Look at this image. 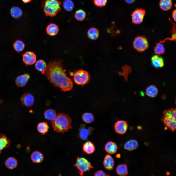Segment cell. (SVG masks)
Listing matches in <instances>:
<instances>
[{
    "instance_id": "18",
    "label": "cell",
    "mask_w": 176,
    "mask_h": 176,
    "mask_svg": "<svg viewBox=\"0 0 176 176\" xmlns=\"http://www.w3.org/2000/svg\"><path fill=\"white\" fill-rule=\"evenodd\" d=\"M118 147L117 144L112 141L108 142L106 144L105 149L108 154H112L115 153L117 150Z\"/></svg>"
},
{
    "instance_id": "32",
    "label": "cell",
    "mask_w": 176,
    "mask_h": 176,
    "mask_svg": "<svg viewBox=\"0 0 176 176\" xmlns=\"http://www.w3.org/2000/svg\"><path fill=\"white\" fill-rule=\"evenodd\" d=\"M86 16L85 12L83 10L79 9L74 14L75 18L77 20L82 21L85 18Z\"/></svg>"
},
{
    "instance_id": "24",
    "label": "cell",
    "mask_w": 176,
    "mask_h": 176,
    "mask_svg": "<svg viewBox=\"0 0 176 176\" xmlns=\"http://www.w3.org/2000/svg\"><path fill=\"white\" fill-rule=\"evenodd\" d=\"M116 171L117 174L120 176H126L128 174L127 167L126 164L118 165L116 168Z\"/></svg>"
},
{
    "instance_id": "15",
    "label": "cell",
    "mask_w": 176,
    "mask_h": 176,
    "mask_svg": "<svg viewBox=\"0 0 176 176\" xmlns=\"http://www.w3.org/2000/svg\"><path fill=\"white\" fill-rule=\"evenodd\" d=\"M114 162L112 157L110 155L107 154L105 156L103 164L104 167L107 170H110L113 168Z\"/></svg>"
},
{
    "instance_id": "28",
    "label": "cell",
    "mask_w": 176,
    "mask_h": 176,
    "mask_svg": "<svg viewBox=\"0 0 176 176\" xmlns=\"http://www.w3.org/2000/svg\"><path fill=\"white\" fill-rule=\"evenodd\" d=\"M159 6L160 8L164 11L170 10L172 6V0H160Z\"/></svg>"
},
{
    "instance_id": "12",
    "label": "cell",
    "mask_w": 176,
    "mask_h": 176,
    "mask_svg": "<svg viewBox=\"0 0 176 176\" xmlns=\"http://www.w3.org/2000/svg\"><path fill=\"white\" fill-rule=\"evenodd\" d=\"M151 62L153 66L156 68L162 67L164 65V61L163 58L158 55L152 56L151 58Z\"/></svg>"
},
{
    "instance_id": "40",
    "label": "cell",
    "mask_w": 176,
    "mask_h": 176,
    "mask_svg": "<svg viewBox=\"0 0 176 176\" xmlns=\"http://www.w3.org/2000/svg\"><path fill=\"white\" fill-rule=\"evenodd\" d=\"M32 0H22V1L25 3H26L30 2Z\"/></svg>"
},
{
    "instance_id": "2",
    "label": "cell",
    "mask_w": 176,
    "mask_h": 176,
    "mask_svg": "<svg viewBox=\"0 0 176 176\" xmlns=\"http://www.w3.org/2000/svg\"><path fill=\"white\" fill-rule=\"evenodd\" d=\"M51 123L54 130L57 133H63L72 127L70 117L64 113L58 114Z\"/></svg>"
},
{
    "instance_id": "37",
    "label": "cell",
    "mask_w": 176,
    "mask_h": 176,
    "mask_svg": "<svg viewBox=\"0 0 176 176\" xmlns=\"http://www.w3.org/2000/svg\"><path fill=\"white\" fill-rule=\"evenodd\" d=\"M94 176H110L106 174L102 170H99L96 172L94 174Z\"/></svg>"
},
{
    "instance_id": "36",
    "label": "cell",
    "mask_w": 176,
    "mask_h": 176,
    "mask_svg": "<svg viewBox=\"0 0 176 176\" xmlns=\"http://www.w3.org/2000/svg\"><path fill=\"white\" fill-rule=\"evenodd\" d=\"M93 2L96 6L101 7L105 6L107 0H93Z\"/></svg>"
},
{
    "instance_id": "11",
    "label": "cell",
    "mask_w": 176,
    "mask_h": 176,
    "mask_svg": "<svg viewBox=\"0 0 176 176\" xmlns=\"http://www.w3.org/2000/svg\"><path fill=\"white\" fill-rule=\"evenodd\" d=\"M21 101L22 104L27 107H30L34 104V99L33 96L29 93L23 94L21 98Z\"/></svg>"
},
{
    "instance_id": "23",
    "label": "cell",
    "mask_w": 176,
    "mask_h": 176,
    "mask_svg": "<svg viewBox=\"0 0 176 176\" xmlns=\"http://www.w3.org/2000/svg\"><path fill=\"white\" fill-rule=\"evenodd\" d=\"M138 144L137 141L134 139H131L127 142L124 145L125 149L129 151H132L137 148Z\"/></svg>"
},
{
    "instance_id": "39",
    "label": "cell",
    "mask_w": 176,
    "mask_h": 176,
    "mask_svg": "<svg viewBox=\"0 0 176 176\" xmlns=\"http://www.w3.org/2000/svg\"><path fill=\"white\" fill-rule=\"evenodd\" d=\"M135 0H125V1L128 3L131 4Z\"/></svg>"
},
{
    "instance_id": "25",
    "label": "cell",
    "mask_w": 176,
    "mask_h": 176,
    "mask_svg": "<svg viewBox=\"0 0 176 176\" xmlns=\"http://www.w3.org/2000/svg\"><path fill=\"white\" fill-rule=\"evenodd\" d=\"M38 132L42 135L45 134L48 131L49 127L47 123L45 122L38 123L37 127Z\"/></svg>"
},
{
    "instance_id": "14",
    "label": "cell",
    "mask_w": 176,
    "mask_h": 176,
    "mask_svg": "<svg viewBox=\"0 0 176 176\" xmlns=\"http://www.w3.org/2000/svg\"><path fill=\"white\" fill-rule=\"evenodd\" d=\"M93 129L92 128L89 127L86 129L84 125H81L79 131L78 136L82 140H86L89 135L91 133Z\"/></svg>"
},
{
    "instance_id": "6",
    "label": "cell",
    "mask_w": 176,
    "mask_h": 176,
    "mask_svg": "<svg viewBox=\"0 0 176 176\" xmlns=\"http://www.w3.org/2000/svg\"><path fill=\"white\" fill-rule=\"evenodd\" d=\"M133 45L137 51L142 52L148 48L149 44L147 40L145 37L139 36L135 38L133 41Z\"/></svg>"
},
{
    "instance_id": "41",
    "label": "cell",
    "mask_w": 176,
    "mask_h": 176,
    "mask_svg": "<svg viewBox=\"0 0 176 176\" xmlns=\"http://www.w3.org/2000/svg\"><path fill=\"white\" fill-rule=\"evenodd\" d=\"M170 173L169 172H167L166 173V175H170Z\"/></svg>"
},
{
    "instance_id": "27",
    "label": "cell",
    "mask_w": 176,
    "mask_h": 176,
    "mask_svg": "<svg viewBox=\"0 0 176 176\" xmlns=\"http://www.w3.org/2000/svg\"><path fill=\"white\" fill-rule=\"evenodd\" d=\"M158 90L157 87L154 85H151L147 87L146 91V94L151 97H155L157 94Z\"/></svg>"
},
{
    "instance_id": "22",
    "label": "cell",
    "mask_w": 176,
    "mask_h": 176,
    "mask_svg": "<svg viewBox=\"0 0 176 176\" xmlns=\"http://www.w3.org/2000/svg\"><path fill=\"white\" fill-rule=\"evenodd\" d=\"M18 162L17 160L13 157H10L5 161V165L6 167L10 170L15 168L17 166Z\"/></svg>"
},
{
    "instance_id": "26",
    "label": "cell",
    "mask_w": 176,
    "mask_h": 176,
    "mask_svg": "<svg viewBox=\"0 0 176 176\" xmlns=\"http://www.w3.org/2000/svg\"><path fill=\"white\" fill-rule=\"evenodd\" d=\"M57 115L55 110L52 109L46 110L44 112V116L45 118L51 121L55 119Z\"/></svg>"
},
{
    "instance_id": "29",
    "label": "cell",
    "mask_w": 176,
    "mask_h": 176,
    "mask_svg": "<svg viewBox=\"0 0 176 176\" xmlns=\"http://www.w3.org/2000/svg\"><path fill=\"white\" fill-rule=\"evenodd\" d=\"M10 13L11 16L15 19L19 18L23 14V12L22 10L16 6L13 7L11 9Z\"/></svg>"
},
{
    "instance_id": "17",
    "label": "cell",
    "mask_w": 176,
    "mask_h": 176,
    "mask_svg": "<svg viewBox=\"0 0 176 176\" xmlns=\"http://www.w3.org/2000/svg\"><path fill=\"white\" fill-rule=\"evenodd\" d=\"M44 158L43 154L38 151H33L31 155V158L32 161L35 163H41L43 160Z\"/></svg>"
},
{
    "instance_id": "19",
    "label": "cell",
    "mask_w": 176,
    "mask_h": 176,
    "mask_svg": "<svg viewBox=\"0 0 176 176\" xmlns=\"http://www.w3.org/2000/svg\"><path fill=\"white\" fill-rule=\"evenodd\" d=\"M10 141L5 135H0V154L4 149H5L10 145Z\"/></svg>"
},
{
    "instance_id": "3",
    "label": "cell",
    "mask_w": 176,
    "mask_h": 176,
    "mask_svg": "<svg viewBox=\"0 0 176 176\" xmlns=\"http://www.w3.org/2000/svg\"><path fill=\"white\" fill-rule=\"evenodd\" d=\"M61 3L58 0H45L42 2L41 6L46 16L53 17L60 11Z\"/></svg>"
},
{
    "instance_id": "8",
    "label": "cell",
    "mask_w": 176,
    "mask_h": 176,
    "mask_svg": "<svg viewBox=\"0 0 176 176\" xmlns=\"http://www.w3.org/2000/svg\"><path fill=\"white\" fill-rule=\"evenodd\" d=\"M145 10L137 9L131 15L132 22L135 24L141 23L143 22L145 14Z\"/></svg>"
},
{
    "instance_id": "16",
    "label": "cell",
    "mask_w": 176,
    "mask_h": 176,
    "mask_svg": "<svg viewBox=\"0 0 176 176\" xmlns=\"http://www.w3.org/2000/svg\"><path fill=\"white\" fill-rule=\"evenodd\" d=\"M82 149L83 151L88 154H91L94 152L95 147L93 143L91 141L86 142L83 145Z\"/></svg>"
},
{
    "instance_id": "4",
    "label": "cell",
    "mask_w": 176,
    "mask_h": 176,
    "mask_svg": "<svg viewBox=\"0 0 176 176\" xmlns=\"http://www.w3.org/2000/svg\"><path fill=\"white\" fill-rule=\"evenodd\" d=\"M69 74L73 76L75 83L78 85H84L88 83L90 80V76L89 73L82 69L74 72H70Z\"/></svg>"
},
{
    "instance_id": "42",
    "label": "cell",
    "mask_w": 176,
    "mask_h": 176,
    "mask_svg": "<svg viewBox=\"0 0 176 176\" xmlns=\"http://www.w3.org/2000/svg\"></svg>"
},
{
    "instance_id": "9",
    "label": "cell",
    "mask_w": 176,
    "mask_h": 176,
    "mask_svg": "<svg viewBox=\"0 0 176 176\" xmlns=\"http://www.w3.org/2000/svg\"><path fill=\"white\" fill-rule=\"evenodd\" d=\"M116 132L120 134H123L125 133L128 129V126L126 122L123 120L117 121L114 126Z\"/></svg>"
},
{
    "instance_id": "20",
    "label": "cell",
    "mask_w": 176,
    "mask_h": 176,
    "mask_svg": "<svg viewBox=\"0 0 176 176\" xmlns=\"http://www.w3.org/2000/svg\"><path fill=\"white\" fill-rule=\"evenodd\" d=\"M47 66L46 62L42 60H38L35 64L36 69L42 74H45Z\"/></svg>"
},
{
    "instance_id": "31",
    "label": "cell",
    "mask_w": 176,
    "mask_h": 176,
    "mask_svg": "<svg viewBox=\"0 0 176 176\" xmlns=\"http://www.w3.org/2000/svg\"><path fill=\"white\" fill-rule=\"evenodd\" d=\"M82 118L83 121L86 123H91L94 121V119L93 115L90 113L83 114L82 115Z\"/></svg>"
},
{
    "instance_id": "38",
    "label": "cell",
    "mask_w": 176,
    "mask_h": 176,
    "mask_svg": "<svg viewBox=\"0 0 176 176\" xmlns=\"http://www.w3.org/2000/svg\"><path fill=\"white\" fill-rule=\"evenodd\" d=\"M176 9H175L174 10L172 13V17L174 20L175 21V22L176 21Z\"/></svg>"
},
{
    "instance_id": "33",
    "label": "cell",
    "mask_w": 176,
    "mask_h": 176,
    "mask_svg": "<svg viewBox=\"0 0 176 176\" xmlns=\"http://www.w3.org/2000/svg\"><path fill=\"white\" fill-rule=\"evenodd\" d=\"M25 45L22 41L18 40H16L13 44L14 49L16 51L20 52L23 51L25 47Z\"/></svg>"
},
{
    "instance_id": "34",
    "label": "cell",
    "mask_w": 176,
    "mask_h": 176,
    "mask_svg": "<svg viewBox=\"0 0 176 176\" xmlns=\"http://www.w3.org/2000/svg\"><path fill=\"white\" fill-rule=\"evenodd\" d=\"M162 43L160 42L156 44L154 47V50L155 54L160 55L163 54L165 51V49Z\"/></svg>"
},
{
    "instance_id": "7",
    "label": "cell",
    "mask_w": 176,
    "mask_h": 176,
    "mask_svg": "<svg viewBox=\"0 0 176 176\" xmlns=\"http://www.w3.org/2000/svg\"><path fill=\"white\" fill-rule=\"evenodd\" d=\"M161 120L166 128L173 132L176 131V118L168 115L163 114Z\"/></svg>"
},
{
    "instance_id": "21",
    "label": "cell",
    "mask_w": 176,
    "mask_h": 176,
    "mask_svg": "<svg viewBox=\"0 0 176 176\" xmlns=\"http://www.w3.org/2000/svg\"><path fill=\"white\" fill-rule=\"evenodd\" d=\"M59 28L55 24L51 23L49 24L46 28V31L49 35L53 36L57 35L59 32Z\"/></svg>"
},
{
    "instance_id": "10",
    "label": "cell",
    "mask_w": 176,
    "mask_h": 176,
    "mask_svg": "<svg viewBox=\"0 0 176 176\" xmlns=\"http://www.w3.org/2000/svg\"><path fill=\"white\" fill-rule=\"evenodd\" d=\"M22 55L23 61L26 65H31L36 62V56L33 52L31 51L27 52Z\"/></svg>"
},
{
    "instance_id": "30",
    "label": "cell",
    "mask_w": 176,
    "mask_h": 176,
    "mask_svg": "<svg viewBox=\"0 0 176 176\" xmlns=\"http://www.w3.org/2000/svg\"><path fill=\"white\" fill-rule=\"evenodd\" d=\"M87 34L88 37L90 39L94 40L98 38L99 35V32L97 28L92 27L88 30Z\"/></svg>"
},
{
    "instance_id": "5",
    "label": "cell",
    "mask_w": 176,
    "mask_h": 176,
    "mask_svg": "<svg viewBox=\"0 0 176 176\" xmlns=\"http://www.w3.org/2000/svg\"><path fill=\"white\" fill-rule=\"evenodd\" d=\"M79 171L81 176H82L85 172L89 171L93 167L90 163L85 158L78 157L74 165Z\"/></svg>"
},
{
    "instance_id": "13",
    "label": "cell",
    "mask_w": 176,
    "mask_h": 176,
    "mask_svg": "<svg viewBox=\"0 0 176 176\" xmlns=\"http://www.w3.org/2000/svg\"><path fill=\"white\" fill-rule=\"evenodd\" d=\"M30 78L29 75L27 73L19 76L16 79V84L19 87H23L25 85Z\"/></svg>"
},
{
    "instance_id": "1",
    "label": "cell",
    "mask_w": 176,
    "mask_h": 176,
    "mask_svg": "<svg viewBox=\"0 0 176 176\" xmlns=\"http://www.w3.org/2000/svg\"><path fill=\"white\" fill-rule=\"evenodd\" d=\"M62 62L60 59L49 62L45 74L48 79L54 86L66 92L72 89L73 83L66 74V70L63 69Z\"/></svg>"
},
{
    "instance_id": "35",
    "label": "cell",
    "mask_w": 176,
    "mask_h": 176,
    "mask_svg": "<svg viewBox=\"0 0 176 176\" xmlns=\"http://www.w3.org/2000/svg\"><path fill=\"white\" fill-rule=\"evenodd\" d=\"M63 5L64 9L68 11H71L74 7L73 3L70 0H64L63 3Z\"/></svg>"
}]
</instances>
